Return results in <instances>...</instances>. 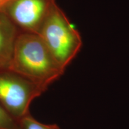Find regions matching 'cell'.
<instances>
[{"mask_svg": "<svg viewBox=\"0 0 129 129\" xmlns=\"http://www.w3.org/2000/svg\"><path fill=\"white\" fill-rule=\"evenodd\" d=\"M10 69L46 90L65 71L41 37L27 32H20L17 36Z\"/></svg>", "mask_w": 129, "mask_h": 129, "instance_id": "cell-1", "label": "cell"}, {"mask_svg": "<svg viewBox=\"0 0 129 129\" xmlns=\"http://www.w3.org/2000/svg\"><path fill=\"white\" fill-rule=\"evenodd\" d=\"M46 90L11 69L0 70V105L16 120L30 113L32 102Z\"/></svg>", "mask_w": 129, "mask_h": 129, "instance_id": "cell-3", "label": "cell"}, {"mask_svg": "<svg viewBox=\"0 0 129 129\" xmlns=\"http://www.w3.org/2000/svg\"><path fill=\"white\" fill-rule=\"evenodd\" d=\"M56 0H10L0 7L20 32L38 35Z\"/></svg>", "mask_w": 129, "mask_h": 129, "instance_id": "cell-4", "label": "cell"}, {"mask_svg": "<svg viewBox=\"0 0 129 129\" xmlns=\"http://www.w3.org/2000/svg\"><path fill=\"white\" fill-rule=\"evenodd\" d=\"M38 35L56 60L65 69L78 54L83 44L79 32L72 26L56 2L48 13Z\"/></svg>", "mask_w": 129, "mask_h": 129, "instance_id": "cell-2", "label": "cell"}, {"mask_svg": "<svg viewBox=\"0 0 129 129\" xmlns=\"http://www.w3.org/2000/svg\"><path fill=\"white\" fill-rule=\"evenodd\" d=\"M18 121L12 117L0 105V129H18Z\"/></svg>", "mask_w": 129, "mask_h": 129, "instance_id": "cell-7", "label": "cell"}, {"mask_svg": "<svg viewBox=\"0 0 129 129\" xmlns=\"http://www.w3.org/2000/svg\"><path fill=\"white\" fill-rule=\"evenodd\" d=\"M20 32L8 16L0 10V70L10 69L16 41Z\"/></svg>", "mask_w": 129, "mask_h": 129, "instance_id": "cell-5", "label": "cell"}, {"mask_svg": "<svg viewBox=\"0 0 129 129\" xmlns=\"http://www.w3.org/2000/svg\"><path fill=\"white\" fill-rule=\"evenodd\" d=\"M18 129H60L57 124H46L35 120L30 113L18 121Z\"/></svg>", "mask_w": 129, "mask_h": 129, "instance_id": "cell-6", "label": "cell"}, {"mask_svg": "<svg viewBox=\"0 0 129 129\" xmlns=\"http://www.w3.org/2000/svg\"><path fill=\"white\" fill-rule=\"evenodd\" d=\"M10 0H0V7L3 6V4H4L5 3L8 2Z\"/></svg>", "mask_w": 129, "mask_h": 129, "instance_id": "cell-8", "label": "cell"}]
</instances>
